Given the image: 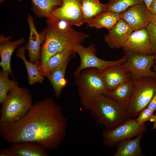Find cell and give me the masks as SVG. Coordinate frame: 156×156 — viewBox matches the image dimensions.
Listing matches in <instances>:
<instances>
[{
    "instance_id": "obj_36",
    "label": "cell",
    "mask_w": 156,
    "mask_h": 156,
    "mask_svg": "<svg viewBox=\"0 0 156 156\" xmlns=\"http://www.w3.org/2000/svg\"><path fill=\"white\" fill-rule=\"evenodd\" d=\"M153 67V70L154 71L156 72V57L155 58L154 61V64Z\"/></svg>"
},
{
    "instance_id": "obj_29",
    "label": "cell",
    "mask_w": 156,
    "mask_h": 156,
    "mask_svg": "<svg viewBox=\"0 0 156 156\" xmlns=\"http://www.w3.org/2000/svg\"><path fill=\"white\" fill-rule=\"evenodd\" d=\"M153 113V112L148 107L143 109L139 114L138 118H136L138 124L140 125H144L146 122L150 120Z\"/></svg>"
},
{
    "instance_id": "obj_6",
    "label": "cell",
    "mask_w": 156,
    "mask_h": 156,
    "mask_svg": "<svg viewBox=\"0 0 156 156\" xmlns=\"http://www.w3.org/2000/svg\"><path fill=\"white\" fill-rule=\"evenodd\" d=\"M132 79V92L128 101L124 105L130 118L137 117L143 109L147 107L156 93V79L146 77Z\"/></svg>"
},
{
    "instance_id": "obj_3",
    "label": "cell",
    "mask_w": 156,
    "mask_h": 156,
    "mask_svg": "<svg viewBox=\"0 0 156 156\" xmlns=\"http://www.w3.org/2000/svg\"><path fill=\"white\" fill-rule=\"evenodd\" d=\"M89 110L96 122L107 129L115 128L130 118L124 104L104 95L95 100Z\"/></svg>"
},
{
    "instance_id": "obj_16",
    "label": "cell",
    "mask_w": 156,
    "mask_h": 156,
    "mask_svg": "<svg viewBox=\"0 0 156 156\" xmlns=\"http://www.w3.org/2000/svg\"><path fill=\"white\" fill-rule=\"evenodd\" d=\"M10 39L4 38L0 39V65L3 71L8 72L12 76L10 64L12 55L16 48L25 40L24 38H21L14 41H9Z\"/></svg>"
},
{
    "instance_id": "obj_5",
    "label": "cell",
    "mask_w": 156,
    "mask_h": 156,
    "mask_svg": "<svg viewBox=\"0 0 156 156\" xmlns=\"http://www.w3.org/2000/svg\"><path fill=\"white\" fill-rule=\"evenodd\" d=\"M0 122H11L20 119L30 108L32 97L27 89L18 86L10 90L1 104Z\"/></svg>"
},
{
    "instance_id": "obj_37",
    "label": "cell",
    "mask_w": 156,
    "mask_h": 156,
    "mask_svg": "<svg viewBox=\"0 0 156 156\" xmlns=\"http://www.w3.org/2000/svg\"><path fill=\"white\" fill-rule=\"evenodd\" d=\"M153 128L154 129H156V122H154L153 125Z\"/></svg>"
},
{
    "instance_id": "obj_28",
    "label": "cell",
    "mask_w": 156,
    "mask_h": 156,
    "mask_svg": "<svg viewBox=\"0 0 156 156\" xmlns=\"http://www.w3.org/2000/svg\"><path fill=\"white\" fill-rule=\"evenodd\" d=\"M146 29L150 38L152 54L156 55V26L150 23Z\"/></svg>"
},
{
    "instance_id": "obj_11",
    "label": "cell",
    "mask_w": 156,
    "mask_h": 156,
    "mask_svg": "<svg viewBox=\"0 0 156 156\" xmlns=\"http://www.w3.org/2000/svg\"><path fill=\"white\" fill-rule=\"evenodd\" d=\"M120 19L128 24L133 31L146 28L153 15L145 3L131 6L119 13Z\"/></svg>"
},
{
    "instance_id": "obj_19",
    "label": "cell",
    "mask_w": 156,
    "mask_h": 156,
    "mask_svg": "<svg viewBox=\"0 0 156 156\" xmlns=\"http://www.w3.org/2000/svg\"><path fill=\"white\" fill-rule=\"evenodd\" d=\"M74 53L75 52L73 50L66 49L57 53L45 63L40 64V70L41 73L44 77H48L64 61L71 57Z\"/></svg>"
},
{
    "instance_id": "obj_8",
    "label": "cell",
    "mask_w": 156,
    "mask_h": 156,
    "mask_svg": "<svg viewBox=\"0 0 156 156\" xmlns=\"http://www.w3.org/2000/svg\"><path fill=\"white\" fill-rule=\"evenodd\" d=\"M124 51L127 60L121 65L130 73L131 78L146 77L156 80V72L151 69L154 65L156 55H148L131 51Z\"/></svg>"
},
{
    "instance_id": "obj_27",
    "label": "cell",
    "mask_w": 156,
    "mask_h": 156,
    "mask_svg": "<svg viewBox=\"0 0 156 156\" xmlns=\"http://www.w3.org/2000/svg\"><path fill=\"white\" fill-rule=\"evenodd\" d=\"M143 2V0H108L107 10L119 14L131 6Z\"/></svg>"
},
{
    "instance_id": "obj_25",
    "label": "cell",
    "mask_w": 156,
    "mask_h": 156,
    "mask_svg": "<svg viewBox=\"0 0 156 156\" xmlns=\"http://www.w3.org/2000/svg\"><path fill=\"white\" fill-rule=\"evenodd\" d=\"M133 80L131 79L117 86L108 92L107 96L121 104H125L129 99L133 90Z\"/></svg>"
},
{
    "instance_id": "obj_30",
    "label": "cell",
    "mask_w": 156,
    "mask_h": 156,
    "mask_svg": "<svg viewBox=\"0 0 156 156\" xmlns=\"http://www.w3.org/2000/svg\"><path fill=\"white\" fill-rule=\"evenodd\" d=\"M0 156H14L11 151L9 148H3L0 150Z\"/></svg>"
},
{
    "instance_id": "obj_10",
    "label": "cell",
    "mask_w": 156,
    "mask_h": 156,
    "mask_svg": "<svg viewBox=\"0 0 156 156\" xmlns=\"http://www.w3.org/2000/svg\"><path fill=\"white\" fill-rule=\"evenodd\" d=\"M60 6L55 7L52 16L55 18L65 20L72 25L79 27L85 23L81 5L82 0H62Z\"/></svg>"
},
{
    "instance_id": "obj_23",
    "label": "cell",
    "mask_w": 156,
    "mask_h": 156,
    "mask_svg": "<svg viewBox=\"0 0 156 156\" xmlns=\"http://www.w3.org/2000/svg\"><path fill=\"white\" fill-rule=\"evenodd\" d=\"M31 0L32 9L35 14L38 17H44L47 18L52 16L53 8L61 6L62 3V0Z\"/></svg>"
},
{
    "instance_id": "obj_14",
    "label": "cell",
    "mask_w": 156,
    "mask_h": 156,
    "mask_svg": "<svg viewBox=\"0 0 156 156\" xmlns=\"http://www.w3.org/2000/svg\"><path fill=\"white\" fill-rule=\"evenodd\" d=\"M98 71L105 83L108 92L131 79L130 73L121 64L109 66Z\"/></svg>"
},
{
    "instance_id": "obj_20",
    "label": "cell",
    "mask_w": 156,
    "mask_h": 156,
    "mask_svg": "<svg viewBox=\"0 0 156 156\" xmlns=\"http://www.w3.org/2000/svg\"><path fill=\"white\" fill-rule=\"evenodd\" d=\"M71 58H69L66 60L47 77L53 87L56 98H58L60 96L63 89L67 84L65 74L68 65Z\"/></svg>"
},
{
    "instance_id": "obj_9",
    "label": "cell",
    "mask_w": 156,
    "mask_h": 156,
    "mask_svg": "<svg viewBox=\"0 0 156 156\" xmlns=\"http://www.w3.org/2000/svg\"><path fill=\"white\" fill-rule=\"evenodd\" d=\"M146 129L144 124L140 125L138 124L136 118H130L115 128H105L102 133L103 143L106 146L112 147L120 140L143 134Z\"/></svg>"
},
{
    "instance_id": "obj_17",
    "label": "cell",
    "mask_w": 156,
    "mask_h": 156,
    "mask_svg": "<svg viewBox=\"0 0 156 156\" xmlns=\"http://www.w3.org/2000/svg\"><path fill=\"white\" fill-rule=\"evenodd\" d=\"M14 156H48L47 151L39 144L29 142L11 143L9 147Z\"/></svg>"
},
{
    "instance_id": "obj_31",
    "label": "cell",
    "mask_w": 156,
    "mask_h": 156,
    "mask_svg": "<svg viewBox=\"0 0 156 156\" xmlns=\"http://www.w3.org/2000/svg\"><path fill=\"white\" fill-rule=\"evenodd\" d=\"M147 107L153 112L156 111V93L150 102Z\"/></svg>"
},
{
    "instance_id": "obj_1",
    "label": "cell",
    "mask_w": 156,
    "mask_h": 156,
    "mask_svg": "<svg viewBox=\"0 0 156 156\" xmlns=\"http://www.w3.org/2000/svg\"><path fill=\"white\" fill-rule=\"evenodd\" d=\"M67 121L53 99L38 101L23 117L11 122H0V135L11 143H37L47 151L57 149L66 137Z\"/></svg>"
},
{
    "instance_id": "obj_21",
    "label": "cell",
    "mask_w": 156,
    "mask_h": 156,
    "mask_svg": "<svg viewBox=\"0 0 156 156\" xmlns=\"http://www.w3.org/2000/svg\"><path fill=\"white\" fill-rule=\"evenodd\" d=\"M120 19L119 14L107 11L97 15L86 23L90 27L97 29L104 28L109 31Z\"/></svg>"
},
{
    "instance_id": "obj_2",
    "label": "cell",
    "mask_w": 156,
    "mask_h": 156,
    "mask_svg": "<svg viewBox=\"0 0 156 156\" xmlns=\"http://www.w3.org/2000/svg\"><path fill=\"white\" fill-rule=\"evenodd\" d=\"M45 29V38L42 45L40 64L45 63L52 56L61 51L72 49L83 42L88 35L76 31L67 21L53 16L48 18Z\"/></svg>"
},
{
    "instance_id": "obj_18",
    "label": "cell",
    "mask_w": 156,
    "mask_h": 156,
    "mask_svg": "<svg viewBox=\"0 0 156 156\" xmlns=\"http://www.w3.org/2000/svg\"><path fill=\"white\" fill-rule=\"evenodd\" d=\"M143 134L137 136L134 139L129 138L120 140L116 144L117 150L114 156H143L140 142Z\"/></svg>"
},
{
    "instance_id": "obj_22",
    "label": "cell",
    "mask_w": 156,
    "mask_h": 156,
    "mask_svg": "<svg viewBox=\"0 0 156 156\" xmlns=\"http://www.w3.org/2000/svg\"><path fill=\"white\" fill-rule=\"evenodd\" d=\"M25 46L19 48L18 49L16 55L23 61L25 66L29 83L32 85L36 83H42L44 76L42 75L40 71V63H34L29 61L25 55Z\"/></svg>"
},
{
    "instance_id": "obj_32",
    "label": "cell",
    "mask_w": 156,
    "mask_h": 156,
    "mask_svg": "<svg viewBox=\"0 0 156 156\" xmlns=\"http://www.w3.org/2000/svg\"><path fill=\"white\" fill-rule=\"evenodd\" d=\"M148 9L153 15L156 14V0H153Z\"/></svg>"
},
{
    "instance_id": "obj_34",
    "label": "cell",
    "mask_w": 156,
    "mask_h": 156,
    "mask_svg": "<svg viewBox=\"0 0 156 156\" xmlns=\"http://www.w3.org/2000/svg\"><path fill=\"white\" fill-rule=\"evenodd\" d=\"M152 1L153 0H143L144 3L148 8Z\"/></svg>"
},
{
    "instance_id": "obj_13",
    "label": "cell",
    "mask_w": 156,
    "mask_h": 156,
    "mask_svg": "<svg viewBox=\"0 0 156 156\" xmlns=\"http://www.w3.org/2000/svg\"><path fill=\"white\" fill-rule=\"evenodd\" d=\"M27 22L29 25L30 34L28 42L25 46L28 52L29 61L34 63L40 64V59L41 46L45 38V29L39 33L35 26L33 19L31 16L29 15Z\"/></svg>"
},
{
    "instance_id": "obj_4",
    "label": "cell",
    "mask_w": 156,
    "mask_h": 156,
    "mask_svg": "<svg viewBox=\"0 0 156 156\" xmlns=\"http://www.w3.org/2000/svg\"><path fill=\"white\" fill-rule=\"evenodd\" d=\"M80 102L84 109L89 110L95 100L108 92L97 69L88 68L82 71L75 78Z\"/></svg>"
},
{
    "instance_id": "obj_35",
    "label": "cell",
    "mask_w": 156,
    "mask_h": 156,
    "mask_svg": "<svg viewBox=\"0 0 156 156\" xmlns=\"http://www.w3.org/2000/svg\"><path fill=\"white\" fill-rule=\"evenodd\" d=\"M149 120L151 122H156V114H153Z\"/></svg>"
},
{
    "instance_id": "obj_24",
    "label": "cell",
    "mask_w": 156,
    "mask_h": 156,
    "mask_svg": "<svg viewBox=\"0 0 156 156\" xmlns=\"http://www.w3.org/2000/svg\"><path fill=\"white\" fill-rule=\"evenodd\" d=\"M81 8L85 23L107 11L106 4L102 3L99 0H82Z\"/></svg>"
},
{
    "instance_id": "obj_12",
    "label": "cell",
    "mask_w": 156,
    "mask_h": 156,
    "mask_svg": "<svg viewBox=\"0 0 156 156\" xmlns=\"http://www.w3.org/2000/svg\"><path fill=\"white\" fill-rule=\"evenodd\" d=\"M122 48L124 51L152 55L150 38L146 28L133 31Z\"/></svg>"
},
{
    "instance_id": "obj_7",
    "label": "cell",
    "mask_w": 156,
    "mask_h": 156,
    "mask_svg": "<svg viewBox=\"0 0 156 156\" xmlns=\"http://www.w3.org/2000/svg\"><path fill=\"white\" fill-rule=\"evenodd\" d=\"M74 51L79 56L80 63L75 71L74 75L76 77L83 70L88 68H94L100 71L109 66L121 65L127 60L125 55L120 59L115 61H106L98 57L96 50L94 44L85 47L81 44L76 45Z\"/></svg>"
},
{
    "instance_id": "obj_26",
    "label": "cell",
    "mask_w": 156,
    "mask_h": 156,
    "mask_svg": "<svg viewBox=\"0 0 156 156\" xmlns=\"http://www.w3.org/2000/svg\"><path fill=\"white\" fill-rule=\"evenodd\" d=\"M8 72L3 71L0 72V103L2 104L9 91L18 86V82L9 79Z\"/></svg>"
},
{
    "instance_id": "obj_38",
    "label": "cell",
    "mask_w": 156,
    "mask_h": 156,
    "mask_svg": "<svg viewBox=\"0 0 156 156\" xmlns=\"http://www.w3.org/2000/svg\"><path fill=\"white\" fill-rule=\"evenodd\" d=\"M5 0H0V3H2Z\"/></svg>"
},
{
    "instance_id": "obj_33",
    "label": "cell",
    "mask_w": 156,
    "mask_h": 156,
    "mask_svg": "<svg viewBox=\"0 0 156 156\" xmlns=\"http://www.w3.org/2000/svg\"><path fill=\"white\" fill-rule=\"evenodd\" d=\"M150 23L156 26V14L153 15Z\"/></svg>"
},
{
    "instance_id": "obj_15",
    "label": "cell",
    "mask_w": 156,
    "mask_h": 156,
    "mask_svg": "<svg viewBox=\"0 0 156 156\" xmlns=\"http://www.w3.org/2000/svg\"><path fill=\"white\" fill-rule=\"evenodd\" d=\"M133 31L128 24L121 19L104 36L105 41L111 49L122 48Z\"/></svg>"
}]
</instances>
